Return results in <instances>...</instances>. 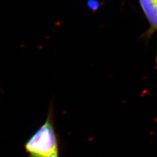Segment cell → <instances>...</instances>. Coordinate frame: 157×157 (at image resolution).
<instances>
[{
    "label": "cell",
    "mask_w": 157,
    "mask_h": 157,
    "mask_svg": "<svg viewBox=\"0 0 157 157\" xmlns=\"http://www.w3.org/2000/svg\"><path fill=\"white\" fill-rule=\"evenodd\" d=\"M30 157H45L58 151V140L53 124L52 106L45 123L38 129L25 144Z\"/></svg>",
    "instance_id": "obj_1"
},
{
    "label": "cell",
    "mask_w": 157,
    "mask_h": 157,
    "mask_svg": "<svg viewBox=\"0 0 157 157\" xmlns=\"http://www.w3.org/2000/svg\"><path fill=\"white\" fill-rule=\"evenodd\" d=\"M139 1L152 28L157 29V1L139 0Z\"/></svg>",
    "instance_id": "obj_2"
},
{
    "label": "cell",
    "mask_w": 157,
    "mask_h": 157,
    "mask_svg": "<svg viewBox=\"0 0 157 157\" xmlns=\"http://www.w3.org/2000/svg\"><path fill=\"white\" fill-rule=\"evenodd\" d=\"M87 5L92 11H95L100 6V3L98 0H88Z\"/></svg>",
    "instance_id": "obj_3"
},
{
    "label": "cell",
    "mask_w": 157,
    "mask_h": 157,
    "mask_svg": "<svg viewBox=\"0 0 157 157\" xmlns=\"http://www.w3.org/2000/svg\"><path fill=\"white\" fill-rule=\"evenodd\" d=\"M45 157H58V151H56L55 152L50 154V155Z\"/></svg>",
    "instance_id": "obj_4"
},
{
    "label": "cell",
    "mask_w": 157,
    "mask_h": 157,
    "mask_svg": "<svg viewBox=\"0 0 157 157\" xmlns=\"http://www.w3.org/2000/svg\"><path fill=\"white\" fill-rule=\"evenodd\" d=\"M156 1H157V0H156Z\"/></svg>",
    "instance_id": "obj_5"
}]
</instances>
